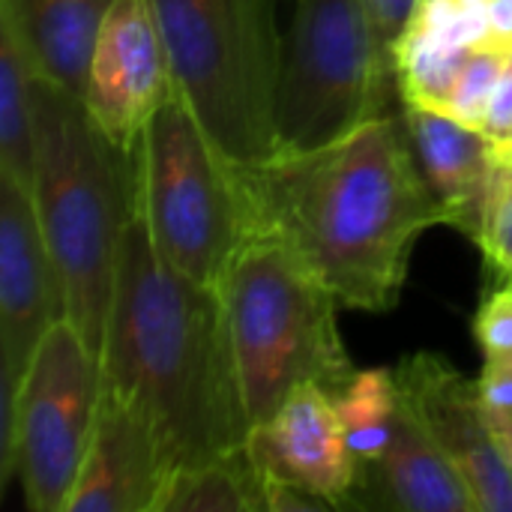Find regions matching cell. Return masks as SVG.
Masks as SVG:
<instances>
[{"instance_id":"obj_18","label":"cell","mask_w":512,"mask_h":512,"mask_svg":"<svg viewBox=\"0 0 512 512\" xmlns=\"http://www.w3.org/2000/svg\"><path fill=\"white\" fill-rule=\"evenodd\" d=\"M159 512H264V492L249 447L174 471Z\"/></svg>"},{"instance_id":"obj_22","label":"cell","mask_w":512,"mask_h":512,"mask_svg":"<svg viewBox=\"0 0 512 512\" xmlns=\"http://www.w3.org/2000/svg\"><path fill=\"white\" fill-rule=\"evenodd\" d=\"M477 246L483 249L492 270H498L504 279H512V162L507 153L495 171Z\"/></svg>"},{"instance_id":"obj_30","label":"cell","mask_w":512,"mask_h":512,"mask_svg":"<svg viewBox=\"0 0 512 512\" xmlns=\"http://www.w3.org/2000/svg\"><path fill=\"white\" fill-rule=\"evenodd\" d=\"M510 144H512V138H510ZM510 144H507V147H510Z\"/></svg>"},{"instance_id":"obj_17","label":"cell","mask_w":512,"mask_h":512,"mask_svg":"<svg viewBox=\"0 0 512 512\" xmlns=\"http://www.w3.org/2000/svg\"><path fill=\"white\" fill-rule=\"evenodd\" d=\"M39 69L18 30L0 9V174L30 189L33 180V81Z\"/></svg>"},{"instance_id":"obj_24","label":"cell","mask_w":512,"mask_h":512,"mask_svg":"<svg viewBox=\"0 0 512 512\" xmlns=\"http://www.w3.org/2000/svg\"><path fill=\"white\" fill-rule=\"evenodd\" d=\"M474 336L483 357L512 354V279L480 303L474 318Z\"/></svg>"},{"instance_id":"obj_11","label":"cell","mask_w":512,"mask_h":512,"mask_svg":"<svg viewBox=\"0 0 512 512\" xmlns=\"http://www.w3.org/2000/svg\"><path fill=\"white\" fill-rule=\"evenodd\" d=\"M393 372L402 402L465 474L480 512H512V465L483 417L477 381L429 351L402 360Z\"/></svg>"},{"instance_id":"obj_26","label":"cell","mask_w":512,"mask_h":512,"mask_svg":"<svg viewBox=\"0 0 512 512\" xmlns=\"http://www.w3.org/2000/svg\"><path fill=\"white\" fill-rule=\"evenodd\" d=\"M363 3H366V12L372 18L378 45L393 60V45L402 36V30H405V24H408V18L414 12V3L417 0H363Z\"/></svg>"},{"instance_id":"obj_23","label":"cell","mask_w":512,"mask_h":512,"mask_svg":"<svg viewBox=\"0 0 512 512\" xmlns=\"http://www.w3.org/2000/svg\"><path fill=\"white\" fill-rule=\"evenodd\" d=\"M477 387H480L483 417H486L501 453L512 465V354L486 357Z\"/></svg>"},{"instance_id":"obj_3","label":"cell","mask_w":512,"mask_h":512,"mask_svg":"<svg viewBox=\"0 0 512 512\" xmlns=\"http://www.w3.org/2000/svg\"><path fill=\"white\" fill-rule=\"evenodd\" d=\"M33 210L60 276L66 321L102 357L120 246L135 207V165L81 96L33 81Z\"/></svg>"},{"instance_id":"obj_28","label":"cell","mask_w":512,"mask_h":512,"mask_svg":"<svg viewBox=\"0 0 512 512\" xmlns=\"http://www.w3.org/2000/svg\"><path fill=\"white\" fill-rule=\"evenodd\" d=\"M486 48H498V51L512 54V0H492Z\"/></svg>"},{"instance_id":"obj_16","label":"cell","mask_w":512,"mask_h":512,"mask_svg":"<svg viewBox=\"0 0 512 512\" xmlns=\"http://www.w3.org/2000/svg\"><path fill=\"white\" fill-rule=\"evenodd\" d=\"M114 0H0L42 78L84 96L93 48Z\"/></svg>"},{"instance_id":"obj_7","label":"cell","mask_w":512,"mask_h":512,"mask_svg":"<svg viewBox=\"0 0 512 512\" xmlns=\"http://www.w3.org/2000/svg\"><path fill=\"white\" fill-rule=\"evenodd\" d=\"M390 75L363 0H297L282 42L279 153L324 147L381 117Z\"/></svg>"},{"instance_id":"obj_12","label":"cell","mask_w":512,"mask_h":512,"mask_svg":"<svg viewBox=\"0 0 512 512\" xmlns=\"http://www.w3.org/2000/svg\"><path fill=\"white\" fill-rule=\"evenodd\" d=\"M246 447L258 474L297 483L333 507H354L360 462L330 390L297 387L270 420L252 426Z\"/></svg>"},{"instance_id":"obj_5","label":"cell","mask_w":512,"mask_h":512,"mask_svg":"<svg viewBox=\"0 0 512 512\" xmlns=\"http://www.w3.org/2000/svg\"><path fill=\"white\" fill-rule=\"evenodd\" d=\"M171 81L234 165L279 153L276 0H150Z\"/></svg>"},{"instance_id":"obj_8","label":"cell","mask_w":512,"mask_h":512,"mask_svg":"<svg viewBox=\"0 0 512 512\" xmlns=\"http://www.w3.org/2000/svg\"><path fill=\"white\" fill-rule=\"evenodd\" d=\"M102 402V360L72 321H57L30 360L0 426V483L18 474L33 512H66Z\"/></svg>"},{"instance_id":"obj_10","label":"cell","mask_w":512,"mask_h":512,"mask_svg":"<svg viewBox=\"0 0 512 512\" xmlns=\"http://www.w3.org/2000/svg\"><path fill=\"white\" fill-rule=\"evenodd\" d=\"M171 66L150 0H114L99 30L84 108L123 153H135L141 135L171 93Z\"/></svg>"},{"instance_id":"obj_6","label":"cell","mask_w":512,"mask_h":512,"mask_svg":"<svg viewBox=\"0 0 512 512\" xmlns=\"http://www.w3.org/2000/svg\"><path fill=\"white\" fill-rule=\"evenodd\" d=\"M132 165L135 204L159 252L189 279L222 288L255 228L234 162L174 84L147 123Z\"/></svg>"},{"instance_id":"obj_29","label":"cell","mask_w":512,"mask_h":512,"mask_svg":"<svg viewBox=\"0 0 512 512\" xmlns=\"http://www.w3.org/2000/svg\"><path fill=\"white\" fill-rule=\"evenodd\" d=\"M504 153H507V159L512 162V144H510V147H504Z\"/></svg>"},{"instance_id":"obj_25","label":"cell","mask_w":512,"mask_h":512,"mask_svg":"<svg viewBox=\"0 0 512 512\" xmlns=\"http://www.w3.org/2000/svg\"><path fill=\"white\" fill-rule=\"evenodd\" d=\"M261 477V492H264V512H318V510H336L330 501L312 495L309 489L270 477V474H258Z\"/></svg>"},{"instance_id":"obj_4","label":"cell","mask_w":512,"mask_h":512,"mask_svg":"<svg viewBox=\"0 0 512 512\" xmlns=\"http://www.w3.org/2000/svg\"><path fill=\"white\" fill-rule=\"evenodd\" d=\"M222 297L252 426L270 420L303 384L336 396L354 378L336 324L342 303L282 240L252 234L222 282Z\"/></svg>"},{"instance_id":"obj_19","label":"cell","mask_w":512,"mask_h":512,"mask_svg":"<svg viewBox=\"0 0 512 512\" xmlns=\"http://www.w3.org/2000/svg\"><path fill=\"white\" fill-rule=\"evenodd\" d=\"M333 399L360 468L381 459L393 438L396 414L402 405L396 372L357 369L354 378Z\"/></svg>"},{"instance_id":"obj_2","label":"cell","mask_w":512,"mask_h":512,"mask_svg":"<svg viewBox=\"0 0 512 512\" xmlns=\"http://www.w3.org/2000/svg\"><path fill=\"white\" fill-rule=\"evenodd\" d=\"M102 387L156 429L174 471L246 444V417L222 288L177 270L138 210L126 222L102 345Z\"/></svg>"},{"instance_id":"obj_27","label":"cell","mask_w":512,"mask_h":512,"mask_svg":"<svg viewBox=\"0 0 512 512\" xmlns=\"http://www.w3.org/2000/svg\"><path fill=\"white\" fill-rule=\"evenodd\" d=\"M495 144L507 147L512 138V54L507 57V66L495 84V93H492V102H489V111H486V120H483V129Z\"/></svg>"},{"instance_id":"obj_20","label":"cell","mask_w":512,"mask_h":512,"mask_svg":"<svg viewBox=\"0 0 512 512\" xmlns=\"http://www.w3.org/2000/svg\"><path fill=\"white\" fill-rule=\"evenodd\" d=\"M489 9L492 0H417L396 45H414L447 54L486 48Z\"/></svg>"},{"instance_id":"obj_13","label":"cell","mask_w":512,"mask_h":512,"mask_svg":"<svg viewBox=\"0 0 512 512\" xmlns=\"http://www.w3.org/2000/svg\"><path fill=\"white\" fill-rule=\"evenodd\" d=\"M174 465L150 420L102 387L96 429L66 512H159Z\"/></svg>"},{"instance_id":"obj_21","label":"cell","mask_w":512,"mask_h":512,"mask_svg":"<svg viewBox=\"0 0 512 512\" xmlns=\"http://www.w3.org/2000/svg\"><path fill=\"white\" fill-rule=\"evenodd\" d=\"M507 57L510 54L498 51V48H477L468 57V63L462 66V72L450 90L444 114H450L453 120H459L471 129H483V120H486L495 84L507 66Z\"/></svg>"},{"instance_id":"obj_1","label":"cell","mask_w":512,"mask_h":512,"mask_svg":"<svg viewBox=\"0 0 512 512\" xmlns=\"http://www.w3.org/2000/svg\"><path fill=\"white\" fill-rule=\"evenodd\" d=\"M234 171L255 234L282 240L345 309H393L420 234L447 225L405 114Z\"/></svg>"},{"instance_id":"obj_9","label":"cell","mask_w":512,"mask_h":512,"mask_svg":"<svg viewBox=\"0 0 512 512\" xmlns=\"http://www.w3.org/2000/svg\"><path fill=\"white\" fill-rule=\"evenodd\" d=\"M66 318L63 288L30 189L0 174V426L48 330Z\"/></svg>"},{"instance_id":"obj_14","label":"cell","mask_w":512,"mask_h":512,"mask_svg":"<svg viewBox=\"0 0 512 512\" xmlns=\"http://www.w3.org/2000/svg\"><path fill=\"white\" fill-rule=\"evenodd\" d=\"M402 114L420 168L447 213V225L477 243L504 147L495 144L486 132L432 108L405 105Z\"/></svg>"},{"instance_id":"obj_15","label":"cell","mask_w":512,"mask_h":512,"mask_svg":"<svg viewBox=\"0 0 512 512\" xmlns=\"http://www.w3.org/2000/svg\"><path fill=\"white\" fill-rule=\"evenodd\" d=\"M360 495H369V504L390 510L480 512L465 474L405 402L399 405L393 438L384 456L360 468L354 504H360Z\"/></svg>"}]
</instances>
